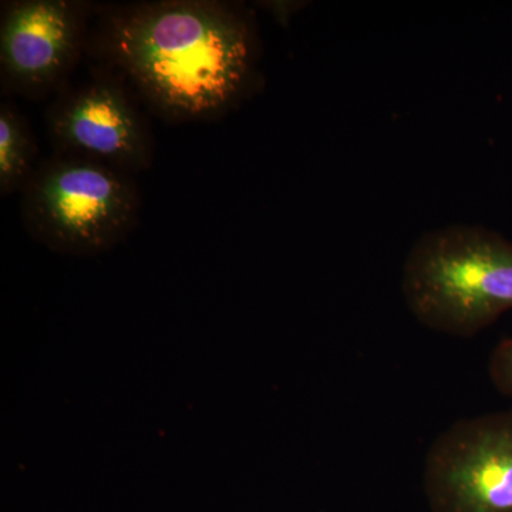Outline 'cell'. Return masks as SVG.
Returning a JSON list of instances; mask_svg holds the SVG:
<instances>
[{"mask_svg": "<svg viewBox=\"0 0 512 512\" xmlns=\"http://www.w3.org/2000/svg\"><path fill=\"white\" fill-rule=\"evenodd\" d=\"M111 62L164 116H221L247 93L255 39L247 12L222 2L171 0L113 10L104 20Z\"/></svg>", "mask_w": 512, "mask_h": 512, "instance_id": "obj_1", "label": "cell"}, {"mask_svg": "<svg viewBox=\"0 0 512 512\" xmlns=\"http://www.w3.org/2000/svg\"><path fill=\"white\" fill-rule=\"evenodd\" d=\"M403 293L427 328L476 336L512 309V242L480 227L430 232L407 256Z\"/></svg>", "mask_w": 512, "mask_h": 512, "instance_id": "obj_2", "label": "cell"}, {"mask_svg": "<svg viewBox=\"0 0 512 512\" xmlns=\"http://www.w3.org/2000/svg\"><path fill=\"white\" fill-rule=\"evenodd\" d=\"M130 175L87 158L47 160L23 188L22 217L32 237L53 251L96 255L133 229L138 195Z\"/></svg>", "mask_w": 512, "mask_h": 512, "instance_id": "obj_3", "label": "cell"}, {"mask_svg": "<svg viewBox=\"0 0 512 512\" xmlns=\"http://www.w3.org/2000/svg\"><path fill=\"white\" fill-rule=\"evenodd\" d=\"M424 491L433 512H512V409L441 433L427 453Z\"/></svg>", "mask_w": 512, "mask_h": 512, "instance_id": "obj_4", "label": "cell"}, {"mask_svg": "<svg viewBox=\"0 0 512 512\" xmlns=\"http://www.w3.org/2000/svg\"><path fill=\"white\" fill-rule=\"evenodd\" d=\"M86 8L67 0H20L3 8L0 66L3 84L25 94L62 82L82 46Z\"/></svg>", "mask_w": 512, "mask_h": 512, "instance_id": "obj_5", "label": "cell"}, {"mask_svg": "<svg viewBox=\"0 0 512 512\" xmlns=\"http://www.w3.org/2000/svg\"><path fill=\"white\" fill-rule=\"evenodd\" d=\"M50 136L64 156L87 158L130 174L150 164L151 141L123 87L94 80L57 101Z\"/></svg>", "mask_w": 512, "mask_h": 512, "instance_id": "obj_6", "label": "cell"}, {"mask_svg": "<svg viewBox=\"0 0 512 512\" xmlns=\"http://www.w3.org/2000/svg\"><path fill=\"white\" fill-rule=\"evenodd\" d=\"M36 147L22 114L10 104L0 107V191L23 190L33 174Z\"/></svg>", "mask_w": 512, "mask_h": 512, "instance_id": "obj_7", "label": "cell"}, {"mask_svg": "<svg viewBox=\"0 0 512 512\" xmlns=\"http://www.w3.org/2000/svg\"><path fill=\"white\" fill-rule=\"evenodd\" d=\"M488 372L495 389L512 399V338L503 340L494 349Z\"/></svg>", "mask_w": 512, "mask_h": 512, "instance_id": "obj_8", "label": "cell"}]
</instances>
